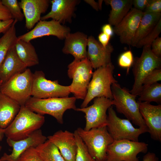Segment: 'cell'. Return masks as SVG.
Masks as SVG:
<instances>
[{"label": "cell", "mask_w": 161, "mask_h": 161, "mask_svg": "<svg viewBox=\"0 0 161 161\" xmlns=\"http://www.w3.org/2000/svg\"><path fill=\"white\" fill-rule=\"evenodd\" d=\"M45 121L43 115L33 112L24 105L21 106L13 121L4 129L5 135L14 141L26 138L40 129Z\"/></svg>", "instance_id": "cell-1"}, {"label": "cell", "mask_w": 161, "mask_h": 161, "mask_svg": "<svg viewBox=\"0 0 161 161\" xmlns=\"http://www.w3.org/2000/svg\"><path fill=\"white\" fill-rule=\"evenodd\" d=\"M114 69V66L111 62L96 69L93 72L86 96L80 108L87 107L89 102L96 97H103L113 100L111 86L118 83L113 76Z\"/></svg>", "instance_id": "cell-2"}, {"label": "cell", "mask_w": 161, "mask_h": 161, "mask_svg": "<svg viewBox=\"0 0 161 161\" xmlns=\"http://www.w3.org/2000/svg\"><path fill=\"white\" fill-rule=\"evenodd\" d=\"M74 97H52L41 99L31 97L24 106L37 113L43 115L47 114L54 117L61 124L63 123V116L68 109L77 108Z\"/></svg>", "instance_id": "cell-3"}, {"label": "cell", "mask_w": 161, "mask_h": 161, "mask_svg": "<svg viewBox=\"0 0 161 161\" xmlns=\"http://www.w3.org/2000/svg\"><path fill=\"white\" fill-rule=\"evenodd\" d=\"M111 88L113 105L117 111L139 127L147 128L140 113L138 103L136 100L137 96L126 88H122L118 83L113 84Z\"/></svg>", "instance_id": "cell-4"}, {"label": "cell", "mask_w": 161, "mask_h": 161, "mask_svg": "<svg viewBox=\"0 0 161 161\" xmlns=\"http://www.w3.org/2000/svg\"><path fill=\"white\" fill-rule=\"evenodd\" d=\"M76 130L94 160L106 161L107 148L114 141L106 126L89 130L78 128Z\"/></svg>", "instance_id": "cell-5"}, {"label": "cell", "mask_w": 161, "mask_h": 161, "mask_svg": "<svg viewBox=\"0 0 161 161\" xmlns=\"http://www.w3.org/2000/svg\"><path fill=\"white\" fill-rule=\"evenodd\" d=\"M33 74L27 68L13 76L0 87V92L18 103L24 105L31 97Z\"/></svg>", "instance_id": "cell-6"}, {"label": "cell", "mask_w": 161, "mask_h": 161, "mask_svg": "<svg viewBox=\"0 0 161 161\" xmlns=\"http://www.w3.org/2000/svg\"><path fill=\"white\" fill-rule=\"evenodd\" d=\"M143 47L141 56L134 58L132 65L134 82L130 92L136 96L140 93L143 81L147 75L153 70L161 67V58L154 54L151 46H145Z\"/></svg>", "instance_id": "cell-7"}, {"label": "cell", "mask_w": 161, "mask_h": 161, "mask_svg": "<svg viewBox=\"0 0 161 161\" xmlns=\"http://www.w3.org/2000/svg\"><path fill=\"white\" fill-rule=\"evenodd\" d=\"M68 68V75L72 80L69 86L71 93L76 99L84 100L93 73L91 63L87 58L80 61L74 60Z\"/></svg>", "instance_id": "cell-8"}, {"label": "cell", "mask_w": 161, "mask_h": 161, "mask_svg": "<svg viewBox=\"0 0 161 161\" xmlns=\"http://www.w3.org/2000/svg\"><path fill=\"white\" fill-rule=\"evenodd\" d=\"M108 112L106 126L114 140L126 139L137 142L141 134L148 132L147 128H135L129 120L119 117L112 106Z\"/></svg>", "instance_id": "cell-9"}, {"label": "cell", "mask_w": 161, "mask_h": 161, "mask_svg": "<svg viewBox=\"0 0 161 161\" xmlns=\"http://www.w3.org/2000/svg\"><path fill=\"white\" fill-rule=\"evenodd\" d=\"M148 145L145 142L123 139L114 140L108 146L106 161H139L140 153H146Z\"/></svg>", "instance_id": "cell-10"}, {"label": "cell", "mask_w": 161, "mask_h": 161, "mask_svg": "<svg viewBox=\"0 0 161 161\" xmlns=\"http://www.w3.org/2000/svg\"><path fill=\"white\" fill-rule=\"evenodd\" d=\"M70 93L69 86L60 85L58 80L47 79L42 71H36L33 74L32 97L41 99L67 97Z\"/></svg>", "instance_id": "cell-11"}, {"label": "cell", "mask_w": 161, "mask_h": 161, "mask_svg": "<svg viewBox=\"0 0 161 161\" xmlns=\"http://www.w3.org/2000/svg\"><path fill=\"white\" fill-rule=\"evenodd\" d=\"M93 100L91 105L83 108H77L75 110L85 114L86 123L84 129L86 130L106 126V112L113 105L112 100L106 97H96Z\"/></svg>", "instance_id": "cell-12"}, {"label": "cell", "mask_w": 161, "mask_h": 161, "mask_svg": "<svg viewBox=\"0 0 161 161\" xmlns=\"http://www.w3.org/2000/svg\"><path fill=\"white\" fill-rule=\"evenodd\" d=\"M68 27L54 20L40 21L30 31L18 37V39L26 42L46 36L53 35L61 40L65 39L70 32Z\"/></svg>", "instance_id": "cell-13"}, {"label": "cell", "mask_w": 161, "mask_h": 161, "mask_svg": "<svg viewBox=\"0 0 161 161\" xmlns=\"http://www.w3.org/2000/svg\"><path fill=\"white\" fill-rule=\"evenodd\" d=\"M143 12L132 7L121 21L113 29L114 32L123 44L131 45Z\"/></svg>", "instance_id": "cell-14"}, {"label": "cell", "mask_w": 161, "mask_h": 161, "mask_svg": "<svg viewBox=\"0 0 161 161\" xmlns=\"http://www.w3.org/2000/svg\"><path fill=\"white\" fill-rule=\"evenodd\" d=\"M47 140L39 129L32 133L27 137L18 141L7 139L8 145L12 148L11 153H4L0 158L1 161H19L20 157L26 150L31 147H36Z\"/></svg>", "instance_id": "cell-15"}, {"label": "cell", "mask_w": 161, "mask_h": 161, "mask_svg": "<svg viewBox=\"0 0 161 161\" xmlns=\"http://www.w3.org/2000/svg\"><path fill=\"white\" fill-rule=\"evenodd\" d=\"M140 113L148 130L151 138L161 141V105L138 101Z\"/></svg>", "instance_id": "cell-16"}, {"label": "cell", "mask_w": 161, "mask_h": 161, "mask_svg": "<svg viewBox=\"0 0 161 161\" xmlns=\"http://www.w3.org/2000/svg\"><path fill=\"white\" fill-rule=\"evenodd\" d=\"M47 138L57 147L65 161H75L77 145L74 133L60 130Z\"/></svg>", "instance_id": "cell-17"}, {"label": "cell", "mask_w": 161, "mask_h": 161, "mask_svg": "<svg viewBox=\"0 0 161 161\" xmlns=\"http://www.w3.org/2000/svg\"><path fill=\"white\" fill-rule=\"evenodd\" d=\"M87 46V58L93 68L96 69L112 62L111 55L114 48L111 44L104 47L91 36L88 38Z\"/></svg>", "instance_id": "cell-18"}, {"label": "cell", "mask_w": 161, "mask_h": 161, "mask_svg": "<svg viewBox=\"0 0 161 161\" xmlns=\"http://www.w3.org/2000/svg\"><path fill=\"white\" fill-rule=\"evenodd\" d=\"M48 0H21L18 2L25 19V27L32 30L41 20V15L45 13L49 5Z\"/></svg>", "instance_id": "cell-19"}, {"label": "cell", "mask_w": 161, "mask_h": 161, "mask_svg": "<svg viewBox=\"0 0 161 161\" xmlns=\"http://www.w3.org/2000/svg\"><path fill=\"white\" fill-rule=\"evenodd\" d=\"M79 1L76 0H53L51 1L52 7L50 11L41 17V20L49 18L57 21L60 24L70 23L76 5Z\"/></svg>", "instance_id": "cell-20"}, {"label": "cell", "mask_w": 161, "mask_h": 161, "mask_svg": "<svg viewBox=\"0 0 161 161\" xmlns=\"http://www.w3.org/2000/svg\"><path fill=\"white\" fill-rule=\"evenodd\" d=\"M62 51L65 54H70L74 57V60L80 61L87 58L86 47L88 37L82 32L69 33L65 38Z\"/></svg>", "instance_id": "cell-21"}, {"label": "cell", "mask_w": 161, "mask_h": 161, "mask_svg": "<svg viewBox=\"0 0 161 161\" xmlns=\"http://www.w3.org/2000/svg\"><path fill=\"white\" fill-rule=\"evenodd\" d=\"M27 68L18 57L14 46L10 49L0 64V79L4 83Z\"/></svg>", "instance_id": "cell-22"}, {"label": "cell", "mask_w": 161, "mask_h": 161, "mask_svg": "<svg viewBox=\"0 0 161 161\" xmlns=\"http://www.w3.org/2000/svg\"><path fill=\"white\" fill-rule=\"evenodd\" d=\"M21 106L0 92V128L4 129L18 112Z\"/></svg>", "instance_id": "cell-23"}, {"label": "cell", "mask_w": 161, "mask_h": 161, "mask_svg": "<svg viewBox=\"0 0 161 161\" xmlns=\"http://www.w3.org/2000/svg\"><path fill=\"white\" fill-rule=\"evenodd\" d=\"M133 0H105V4L111 8L108 21L111 26L116 25L132 7Z\"/></svg>", "instance_id": "cell-24"}, {"label": "cell", "mask_w": 161, "mask_h": 161, "mask_svg": "<svg viewBox=\"0 0 161 161\" xmlns=\"http://www.w3.org/2000/svg\"><path fill=\"white\" fill-rule=\"evenodd\" d=\"M161 19V13L143 12L131 46L135 47L138 42L145 37Z\"/></svg>", "instance_id": "cell-25"}, {"label": "cell", "mask_w": 161, "mask_h": 161, "mask_svg": "<svg viewBox=\"0 0 161 161\" xmlns=\"http://www.w3.org/2000/svg\"><path fill=\"white\" fill-rule=\"evenodd\" d=\"M15 48L18 57L27 67L39 64L38 55L34 47L30 42L18 39Z\"/></svg>", "instance_id": "cell-26"}, {"label": "cell", "mask_w": 161, "mask_h": 161, "mask_svg": "<svg viewBox=\"0 0 161 161\" xmlns=\"http://www.w3.org/2000/svg\"><path fill=\"white\" fill-rule=\"evenodd\" d=\"M35 148L43 161H65L57 147L48 139Z\"/></svg>", "instance_id": "cell-27"}, {"label": "cell", "mask_w": 161, "mask_h": 161, "mask_svg": "<svg viewBox=\"0 0 161 161\" xmlns=\"http://www.w3.org/2000/svg\"><path fill=\"white\" fill-rule=\"evenodd\" d=\"M17 21H14L9 30L0 38V64L10 49L14 47L18 40L16 24Z\"/></svg>", "instance_id": "cell-28"}, {"label": "cell", "mask_w": 161, "mask_h": 161, "mask_svg": "<svg viewBox=\"0 0 161 161\" xmlns=\"http://www.w3.org/2000/svg\"><path fill=\"white\" fill-rule=\"evenodd\" d=\"M139 96V101L161 103V83L157 82L143 88Z\"/></svg>", "instance_id": "cell-29"}, {"label": "cell", "mask_w": 161, "mask_h": 161, "mask_svg": "<svg viewBox=\"0 0 161 161\" xmlns=\"http://www.w3.org/2000/svg\"><path fill=\"white\" fill-rule=\"evenodd\" d=\"M74 133L77 145L75 161H95L76 130Z\"/></svg>", "instance_id": "cell-30"}, {"label": "cell", "mask_w": 161, "mask_h": 161, "mask_svg": "<svg viewBox=\"0 0 161 161\" xmlns=\"http://www.w3.org/2000/svg\"><path fill=\"white\" fill-rule=\"evenodd\" d=\"M2 4L8 10L13 19L17 21H21L24 18L17 0H2Z\"/></svg>", "instance_id": "cell-31"}, {"label": "cell", "mask_w": 161, "mask_h": 161, "mask_svg": "<svg viewBox=\"0 0 161 161\" xmlns=\"http://www.w3.org/2000/svg\"><path fill=\"white\" fill-rule=\"evenodd\" d=\"M161 32V19L152 30L138 42L135 47L137 48H140L145 46H151L152 42L159 37Z\"/></svg>", "instance_id": "cell-32"}, {"label": "cell", "mask_w": 161, "mask_h": 161, "mask_svg": "<svg viewBox=\"0 0 161 161\" xmlns=\"http://www.w3.org/2000/svg\"><path fill=\"white\" fill-rule=\"evenodd\" d=\"M134 58L131 51L128 50L122 53L118 59V64L121 67L127 69V73L129 72V69L132 66Z\"/></svg>", "instance_id": "cell-33"}, {"label": "cell", "mask_w": 161, "mask_h": 161, "mask_svg": "<svg viewBox=\"0 0 161 161\" xmlns=\"http://www.w3.org/2000/svg\"><path fill=\"white\" fill-rule=\"evenodd\" d=\"M19 161H43L35 147H31L24 151L21 155Z\"/></svg>", "instance_id": "cell-34"}, {"label": "cell", "mask_w": 161, "mask_h": 161, "mask_svg": "<svg viewBox=\"0 0 161 161\" xmlns=\"http://www.w3.org/2000/svg\"><path fill=\"white\" fill-rule=\"evenodd\" d=\"M161 80V68L155 69L145 77L143 82L142 88L157 82Z\"/></svg>", "instance_id": "cell-35"}, {"label": "cell", "mask_w": 161, "mask_h": 161, "mask_svg": "<svg viewBox=\"0 0 161 161\" xmlns=\"http://www.w3.org/2000/svg\"><path fill=\"white\" fill-rule=\"evenodd\" d=\"M143 12L161 13V0H149Z\"/></svg>", "instance_id": "cell-36"}, {"label": "cell", "mask_w": 161, "mask_h": 161, "mask_svg": "<svg viewBox=\"0 0 161 161\" xmlns=\"http://www.w3.org/2000/svg\"><path fill=\"white\" fill-rule=\"evenodd\" d=\"M151 49L156 56L161 58V38L158 37L151 44Z\"/></svg>", "instance_id": "cell-37"}, {"label": "cell", "mask_w": 161, "mask_h": 161, "mask_svg": "<svg viewBox=\"0 0 161 161\" xmlns=\"http://www.w3.org/2000/svg\"><path fill=\"white\" fill-rule=\"evenodd\" d=\"M13 18L12 16L8 9L0 0V20L5 21Z\"/></svg>", "instance_id": "cell-38"}, {"label": "cell", "mask_w": 161, "mask_h": 161, "mask_svg": "<svg viewBox=\"0 0 161 161\" xmlns=\"http://www.w3.org/2000/svg\"><path fill=\"white\" fill-rule=\"evenodd\" d=\"M149 0H133L134 8L143 12L148 3Z\"/></svg>", "instance_id": "cell-39"}, {"label": "cell", "mask_w": 161, "mask_h": 161, "mask_svg": "<svg viewBox=\"0 0 161 161\" xmlns=\"http://www.w3.org/2000/svg\"><path fill=\"white\" fill-rule=\"evenodd\" d=\"M14 20L13 18L5 21L0 20V34L5 33L11 27Z\"/></svg>", "instance_id": "cell-40"}, {"label": "cell", "mask_w": 161, "mask_h": 161, "mask_svg": "<svg viewBox=\"0 0 161 161\" xmlns=\"http://www.w3.org/2000/svg\"><path fill=\"white\" fill-rule=\"evenodd\" d=\"M111 37L101 32L98 35L99 42L104 47H106L109 43Z\"/></svg>", "instance_id": "cell-41"}, {"label": "cell", "mask_w": 161, "mask_h": 161, "mask_svg": "<svg viewBox=\"0 0 161 161\" xmlns=\"http://www.w3.org/2000/svg\"><path fill=\"white\" fill-rule=\"evenodd\" d=\"M142 161H159V160L154 153L148 152L144 156Z\"/></svg>", "instance_id": "cell-42"}, {"label": "cell", "mask_w": 161, "mask_h": 161, "mask_svg": "<svg viewBox=\"0 0 161 161\" xmlns=\"http://www.w3.org/2000/svg\"><path fill=\"white\" fill-rule=\"evenodd\" d=\"M102 32L111 37L114 33L113 29L109 24L104 25L102 27Z\"/></svg>", "instance_id": "cell-43"}, {"label": "cell", "mask_w": 161, "mask_h": 161, "mask_svg": "<svg viewBox=\"0 0 161 161\" xmlns=\"http://www.w3.org/2000/svg\"><path fill=\"white\" fill-rule=\"evenodd\" d=\"M85 1L90 5L93 9L97 11L100 10V6L98 2H97L93 0H84Z\"/></svg>", "instance_id": "cell-44"}, {"label": "cell", "mask_w": 161, "mask_h": 161, "mask_svg": "<svg viewBox=\"0 0 161 161\" xmlns=\"http://www.w3.org/2000/svg\"><path fill=\"white\" fill-rule=\"evenodd\" d=\"M4 134V129L0 128V141H1L3 138ZM1 148V147L0 146V151Z\"/></svg>", "instance_id": "cell-45"}, {"label": "cell", "mask_w": 161, "mask_h": 161, "mask_svg": "<svg viewBox=\"0 0 161 161\" xmlns=\"http://www.w3.org/2000/svg\"><path fill=\"white\" fill-rule=\"evenodd\" d=\"M102 2H103V0H99L98 1V2L99 3V6H100V10L102 8Z\"/></svg>", "instance_id": "cell-46"}, {"label": "cell", "mask_w": 161, "mask_h": 161, "mask_svg": "<svg viewBox=\"0 0 161 161\" xmlns=\"http://www.w3.org/2000/svg\"><path fill=\"white\" fill-rule=\"evenodd\" d=\"M3 82L0 79V87L2 83Z\"/></svg>", "instance_id": "cell-47"}, {"label": "cell", "mask_w": 161, "mask_h": 161, "mask_svg": "<svg viewBox=\"0 0 161 161\" xmlns=\"http://www.w3.org/2000/svg\"><path fill=\"white\" fill-rule=\"evenodd\" d=\"M95 161H97V160H95Z\"/></svg>", "instance_id": "cell-48"}, {"label": "cell", "mask_w": 161, "mask_h": 161, "mask_svg": "<svg viewBox=\"0 0 161 161\" xmlns=\"http://www.w3.org/2000/svg\"><path fill=\"white\" fill-rule=\"evenodd\" d=\"M0 161H1V160H0Z\"/></svg>", "instance_id": "cell-49"}]
</instances>
